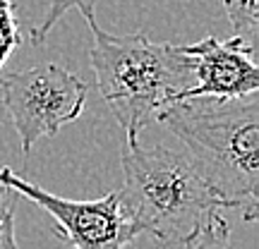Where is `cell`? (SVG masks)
Here are the masks:
<instances>
[{"label":"cell","mask_w":259,"mask_h":249,"mask_svg":"<svg viewBox=\"0 0 259 249\" xmlns=\"http://www.w3.org/2000/svg\"><path fill=\"white\" fill-rule=\"evenodd\" d=\"M120 209L130 223L166 247L185 249L226 230L228 209L213 182L187 151L122 144Z\"/></svg>","instance_id":"6da1fadb"},{"label":"cell","mask_w":259,"mask_h":249,"mask_svg":"<svg viewBox=\"0 0 259 249\" xmlns=\"http://www.w3.org/2000/svg\"><path fill=\"white\" fill-rule=\"evenodd\" d=\"M199 163L228 209L247 223L259 216V103L245 98H187L156 115Z\"/></svg>","instance_id":"7a4b0ae2"},{"label":"cell","mask_w":259,"mask_h":249,"mask_svg":"<svg viewBox=\"0 0 259 249\" xmlns=\"http://www.w3.org/2000/svg\"><path fill=\"white\" fill-rule=\"evenodd\" d=\"M92 31L89 63L96 86L125 132V144H139V132L166 106L192 86V65L183 46L158 43L147 34L115 36L82 15Z\"/></svg>","instance_id":"3957f363"},{"label":"cell","mask_w":259,"mask_h":249,"mask_svg":"<svg viewBox=\"0 0 259 249\" xmlns=\"http://www.w3.org/2000/svg\"><path fill=\"white\" fill-rule=\"evenodd\" d=\"M89 86L56 63L34 65L0 77V101L8 122L19 134L22 154L44 137L74 122L87 106Z\"/></svg>","instance_id":"277c9868"},{"label":"cell","mask_w":259,"mask_h":249,"mask_svg":"<svg viewBox=\"0 0 259 249\" xmlns=\"http://www.w3.org/2000/svg\"><path fill=\"white\" fill-rule=\"evenodd\" d=\"M0 187L17 192V196H27L48 216H53L56 235L63 237L70 249H125L139 235L120 209L118 192L92 202H74L41 189L8 166L0 168Z\"/></svg>","instance_id":"5b68a950"},{"label":"cell","mask_w":259,"mask_h":249,"mask_svg":"<svg viewBox=\"0 0 259 249\" xmlns=\"http://www.w3.org/2000/svg\"><path fill=\"white\" fill-rule=\"evenodd\" d=\"M183 53L190 58L194 84L178 96V101L257 96L259 67L254 63V51L242 38L219 41L206 36L192 46H183Z\"/></svg>","instance_id":"8992f818"},{"label":"cell","mask_w":259,"mask_h":249,"mask_svg":"<svg viewBox=\"0 0 259 249\" xmlns=\"http://www.w3.org/2000/svg\"><path fill=\"white\" fill-rule=\"evenodd\" d=\"M235 36L242 38L252 51H257L259 36V0H223Z\"/></svg>","instance_id":"52a82bcc"},{"label":"cell","mask_w":259,"mask_h":249,"mask_svg":"<svg viewBox=\"0 0 259 249\" xmlns=\"http://www.w3.org/2000/svg\"><path fill=\"white\" fill-rule=\"evenodd\" d=\"M96 5H99V0H48L44 22L31 31V41H34V43H44L48 38V34H51V29L63 19V15L67 10L74 8V10H79L82 15H94V8H96Z\"/></svg>","instance_id":"ba28073f"},{"label":"cell","mask_w":259,"mask_h":249,"mask_svg":"<svg viewBox=\"0 0 259 249\" xmlns=\"http://www.w3.org/2000/svg\"><path fill=\"white\" fill-rule=\"evenodd\" d=\"M24 41L22 31H19L17 17H15V5L12 0H0V70L10 53L15 51Z\"/></svg>","instance_id":"9c48e42d"},{"label":"cell","mask_w":259,"mask_h":249,"mask_svg":"<svg viewBox=\"0 0 259 249\" xmlns=\"http://www.w3.org/2000/svg\"><path fill=\"white\" fill-rule=\"evenodd\" d=\"M17 192L0 187V249H19L15 240V209H17Z\"/></svg>","instance_id":"30bf717a"},{"label":"cell","mask_w":259,"mask_h":249,"mask_svg":"<svg viewBox=\"0 0 259 249\" xmlns=\"http://www.w3.org/2000/svg\"><path fill=\"white\" fill-rule=\"evenodd\" d=\"M231 228H226V230H216L211 235H204L202 240H197L194 244L185 249H235L231 244Z\"/></svg>","instance_id":"8fae6325"}]
</instances>
